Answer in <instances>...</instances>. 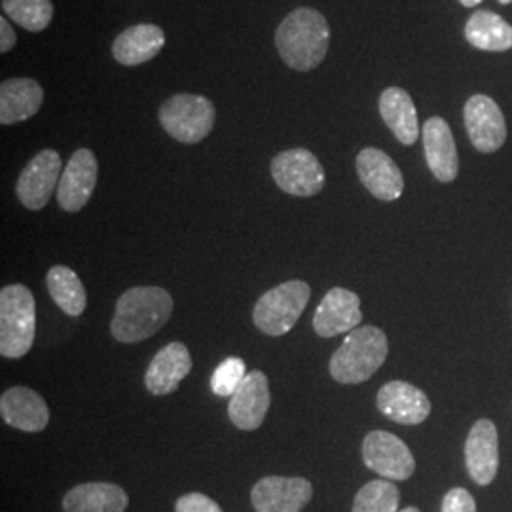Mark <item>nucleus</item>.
<instances>
[{"mask_svg": "<svg viewBox=\"0 0 512 512\" xmlns=\"http://www.w3.org/2000/svg\"><path fill=\"white\" fill-rule=\"evenodd\" d=\"M329 42V21L313 8H296L275 31L277 54L298 73L319 67L327 57Z\"/></svg>", "mask_w": 512, "mask_h": 512, "instance_id": "1", "label": "nucleus"}, {"mask_svg": "<svg viewBox=\"0 0 512 512\" xmlns=\"http://www.w3.org/2000/svg\"><path fill=\"white\" fill-rule=\"evenodd\" d=\"M173 308L171 294L162 287H133L118 298L110 332L122 344H139L164 327Z\"/></svg>", "mask_w": 512, "mask_h": 512, "instance_id": "2", "label": "nucleus"}, {"mask_svg": "<svg viewBox=\"0 0 512 512\" xmlns=\"http://www.w3.org/2000/svg\"><path fill=\"white\" fill-rule=\"evenodd\" d=\"M389 342L382 329L365 325L351 330L330 357V376L338 384H365L384 365Z\"/></svg>", "mask_w": 512, "mask_h": 512, "instance_id": "3", "label": "nucleus"}, {"mask_svg": "<svg viewBox=\"0 0 512 512\" xmlns=\"http://www.w3.org/2000/svg\"><path fill=\"white\" fill-rule=\"evenodd\" d=\"M37 336V304L25 285L0 291V353L6 359L25 357Z\"/></svg>", "mask_w": 512, "mask_h": 512, "instance_id": "4", "label": "nucleus"}, {"mask_svg": "<svg viewBox=\"0 0 512 512\" xmlns=\"http://www.w3.org/2000/svg\"><path fill=\"white\" fill-rule=\"evenodd\" d=\"M158 118L169 137L183 145H196L215 128L217 109L203 95L177 93L160 107Z\"/></svg>", "mask_w": 512, "mask_h": 512, "instance_id": "5", "label": "nucleus"}, {"mask_svg": "<svg viewBox=\"0 0 512 512\" xmlns=\"http://www.w3.org/2000/svg\"><path fill=\"white\" fill-rule=\"evenodd\" d=\"M311 289L306 281L293 279L277 285L258 298L253 310L256 329L266 336H283L294 329L310 302Z\"/></svg>", "mask_w": 512, "mask_h": 512, "instance_id": "6", "label": "nucleus"}, {"mask_svg": "<svg viewBox=\"0 0 512 512\" xmlns=\"http://www.w3.org/2000/svg\"><path fill=\"white\" fill-rule=\"evenodd\" d=\"M275 184L296 198H311L325 186V169L317 156L306 148H293L277 154L272 160Z\"/></svg>", "mask_w": 512, "mask_h": 512, "instance_id": "7", "label": "nucleus"}, {"mask_svg": "<svg viewBox=\"0 0 512 512\" xmlns=\"http://www.w3.org/2000/svg\"><path fill=\"white\" fill-rule=\"evenodd\" d=\"M363 461L385 480H408L416 471V459L403 440L389 431H372L363 440Z\"/></svg>", "mask_w": 512, "mask_h": 512, "instance_id": "8", "label": "nucleus"}, {"mask_svg": "<svg viewBox=\"0 0 512 512\" xmlns=\"http://www.w3.org/2000/svg\"><path fill=\"white\" fill-rule=\"evenodd\" d=\"M463 120L473 147L482 154H492L507 141V122L492 97L476 93L463 109Z\"/></svg>", "mask_w": 512, "mask_h": 512, "instance_id": "9", "label": "nucleus"}, {"mask_svg": "<svg viewBox=\"0 0 512 512\" xmlns=\"http://www.w3.org/2000/svg\"><path fill=\"white\" fill-rule=\"evenodd\" d=\"M61 173L63 162L55 150L46 148L38 152L19 175L16 186L19 202L31 211L44 209L54 194L55 186H59Z\"/></svg>", "mask_w": 512, "mask_h": 512, "instance_id": "10", "label": "nucleus"}, {"mask_svg": "<svg viewBox=\"0 0 512 512\" xmlns=\"http://www.w3.org/2000/svg\"><path fill=\"white\" fill-rule=\"evenodd\" d=\"M313 497L310 480L302 476H266L251 490L256 512H300Z\"/></svg>", "mask_w": 512, "mask_h": 512, "instance_id": "11", "label": "nucleus"}, {"mask_svg": "<svg viewBox=\"0 0 512 512\" xmlns=\"http://www.w3.org/2000/svg\"><path fill=\"white\" fill-rule=\"evenodd\" d=\"M99 165L90 148L76 150L69 164L61 173L57 186V203L67 213L82 211L92 200L93 190L97 186Z\"/></svg>", "mask_w": 512, "mask_h": 512, "instance_id": "12", "label": "nucleus"}, {"mask_svg": "<svg viewBox=\"0 0 512 512\" xmlns=\"http://www.w3.org/2000/svg\"><path fill=\"white\" fill-rule=\"evenodd\" d=\"M357 175L366 190L382 200L395 202L403 196L404 177L399 165L380 148L366 147L357 154Z\"/></svg>", "mask_w": 512, "mask_h": 512, "instance_id": "13", "label": "nucleus"}, {"mask_svg": "<svg viewBox=\"0 0 512 512\" xmlns=\"http://www.w3.org/2000/svg\"><path fill=\"white\" fill-rule=\"evenodd\" d=\"M361 321V298L353 291L334 287L317 306L313 315V329L321 338H334L359 329Z\"/></svg>", "mask_w": 512, "mask_h": 512, "instance_id": "14", "label": "nucleus"}, {"mask_svg": "<svg viewBox=\"0 0 512 512\" xmlns=\"http://www.w3.org/2000/svg\"><path fill=\"white\" fill-rule=\"evenodd\" d=\"M270 382L262 370H251L230 397L228 416L241 431H256L270 410Z\"/></svg>", "mask_w": 512, "mask_h": 512, "instance_id": "15", "label": "nucleus"}, {"mask_svg": "<svg viewBox=\"0 0 512 512\" xmlns=\"http://www.w3.org/2000/svg\"><path fill=\"white\" fill-rule=\"evenodd\" d=\"M465 465L478 486H490L499 471V437L494 421L478 420L465 442Z\"/></svg>", "mask_w": 512, "mask_h": 512, "instance_id": "16", "label": "nucleus"}, {"mask_svg": "<svg viewBox=\"0 0 512 512\" xmlns=\"http://www.w3.org/2000/svg\"><path fill=\"white\" fill-rule=\"evenodd\" d=\"M378 410L385 418L401 425H420L431 414V401L420 387L408 382H389L376 397Z\"/></svg>", "mask_w": 512, "mask_h": 512, "instance_id": "17", "label": "nucleus"}, {"mask_svg": "<svg viewBox=\"0 0 512 512\" xmlns=\"http://www.w3.org/2000/svg\"><path fill=\"white\" fill-rule=\"evenodd\" d=\"M425 160L440 183H454L458 179L459 156L452 129L444 118L433 116L423 124Z\"/></svg>", "mask_w": 512, "mask_h": 512, "instance_id": "18", "label": "nucleus"}, {"mask_svg": "<svg viewBox=\"0 0 512 512\" xmlns=\"http://www.w3.org/2000/svg\"><path fill=\"white\" fill-rule=\"evenodd\" d=\"M0 416L14 429L40 433L50 421V408L31 387L14 385L0 397Z\"/></svg>", "mask_w": 512, "mask_h": 512, "instance_id": "19", "label": "nucleus"}, {"mask_svg": "<svg viewBox=\"0 0 512 512\" xmlns=\"http://www.w3.org/2000/svg\"><path fill=\"white\" fill-rule=\"evenodd\" d=\"M192 370V357L181 342H171L150 361L145 374V387L150 395L164 397L175 393Z\"/></svg>", "mask_w": 512, "mask_h": 512, "instance_id": "20", "label": "nucleus"}, {"mask_svg": "<svg viewBox=\"0 0 512 512\" xmlns=\"http://www.w3.org/2000/svg\"><path fill=\"white\" fill-rule=\"evenodd\" d=\"M164 44V31L158 25L139 23L114 38L112 55L124 67H137L160 54Z\"/></svg>", "mask_w": 512, "mask_h": 512, "instance_id": "21", "label": "nucleus"}, {"mask_svg": "<svg viewBox=\"0 0 512 512\" xmlns=\"http://www.w3.org/2000/svg\"><path fill=\"white\" fill-rule=\"evenodd\" d=\"M44 90L33 78H8L0 84V124L12 126L37 114Z\"/></svg>", "mask_w": 512, "mask_h": 512, "instance_id": "22", "label": "nucleus"}, {"mask_svg": "<svg viewBox=\"0 0 512 512\" xmlns=\"http://www.w3.org/2000/svg\"><path fill=\"white\" fill-rule=\"evenodd\" d=\"M128 505L126 490L110 482H86L63 497L65 512H126Z\"/></svg>", "mask_w": 512, "mask_h": 512, "instance_id": "23", "label": "nucleus"}, {"mask_svg": "<svg viewBox=\"0 0 512 512\" xmlns=\"http://www.w3.org/2000/svg\"><path fill=\"white\" fill-rule=\"evenodd\" d=\"M380 116L385 126L393 131L399 143L406 147L414 145L420 137V124H418V110L410 97V93L403 88H387L380 95Z\"/></svg>", "mask_w": 512, "mask_h": 512, "instance_id": "24", "label": "nucleus"}, {"mask_svg": "<svg viewBox=\"0 0 512 512\" xmlns=\"http://www.w3.org/2000/svg\"><path fill=\"white\" fill-rule=\"evenodd\" d=\"M467 42L484 52L512 50V25L490 10H478L465 25Z\"/></svg>", "mask_w": 512, "mask_h": 512, "instance_id": "25", "label": "nucleus"}, {"mask_svg": "<svg viewBox=\"0 0 512 512\" xmlns=\"http://www.w3.org/2000/svg\"><path fill=\"white\" fill-rule=\"evenodd\" d=\"M46 285L55 304L69 317H78L86 310L88 296L80 277L67 266H54L46 275Z\"/></svg>", "mask_w": 512, "mask_h": 512, "instance_id": "26", "label": "nucleus"}, {"mask_svg": "<svg viewBox=\"0 0 512 512\" xmlns=\"http://www.w3.org/2000/svg\"><path fill=\"white\" fill-rule=\"evenodd\" d=\"M2 12L19 27L42 33L54 19V4L52 0H2Z\"/></svg>", "mask_w": 512, "mask_h": 512, "instance_id": "27", "label": "nucleus"}, {"mask_svg": "<svg viewBox=\"0 0 512 512\" xmlns=\"http://www.w3.org/2000/svg\"><path fill=\"white\" fill-rule=\"evenodd\" d=\"M401 492L391 480H372L365 484L353 501L351 512H399Z\"/></svg>", "mask_w": 512, "mask_h": 512, "instance_id": "28", "label": "nucleus"}, {"mask_svg": "<svg viewBox=\"0 0 512 512\" xmlns=\"http://www.w3.org/2000/svg\"><path fill=\"white\" fill-rule=\"evenodd\" d=\"M247 378V366L239 357H228L220 363L211 376V391L217 397H232Z\"/></svg>", "mask_w": 512, "mask_h": 512, "instance_id": "29", "label": "nucleus"}, {"mask_svg": "<svg viewBox=\"0 0 512 512\" xmlns=\"http://www.w3.org/2000/svg\"><path fill=\"white\" fill-rule=\"evenodd\" d=\"M175 512H222V509L211 497L200 492H192L177 499Z\"/></svg>", "mask_w": 512, "mask_h": 512, "instance_id": "30", "label": "nucleus"}, {"mask_svg": "<svg viewBox=\"0 0 512 512\" xmlns=\"http://www.w3.org/2000/svg\"><path fill=\"white\" fill-rule=\"evenodd\" d=\"M440 512H476V501L465 488H452L442 499Z\"/></svg>", "mask_w": 512, "mask_h": 512, "instance_id": "31", "label": "nucleus"}, {"mask_svg": "<svg viewBox=\"0 0 512 512\" xmlns=\"http://www.w3.org/2000/svg\"><path fill=\"white\" fill-rule=\"evenodd\" d=\"M16 42H18L16 31H14L12 25L8 23V18L2 16V18H0V52H2V54H8V52L16 46Z\"/></svg>", "mask_w": 512, "mask_h": 512, "instance_id": "32", "label": "nucleus"}, {"mask_svg": "<svg viewBox=\"0 0 512 512\" xmlns=\"http://www.w3.org/2000/svg\"><path fill=\"white\" fill-rule=\"evenodd\" d=\"M465 8H475V6H478L480 2H484V0H459Z\"/></svg>", "mask_w": 512, "mask_h": 512, "instance_id": "33", "label": "nucleus"}, {"mask_svg": "<svg viewBox=\"0 0 512 512\" xmlns=\"http://www.w3.org/2000/svg\"><path fill=\"white\" fill-rule=\"evenodd\" d=\"M399 512H421L420 509H416V507H406V509H401Z\"/></svg>", "mask_w": 512, "mask_h": 512, "instance_id": "34", "label": "nucleus"}, {"mask_svg": "<svg viewBox=\"0 0 512 512\" xmlns=\"http://www.w3.org/2000/svg\"><path fill=\"white\" fill-rule=\"evenodd\" d=\"M501 4H511L512 0H499Z\"/></svg>", "mask_w": 512, "mask_h": 512, "instance_id": "35", "label": "nucleus"}]
</instances>
